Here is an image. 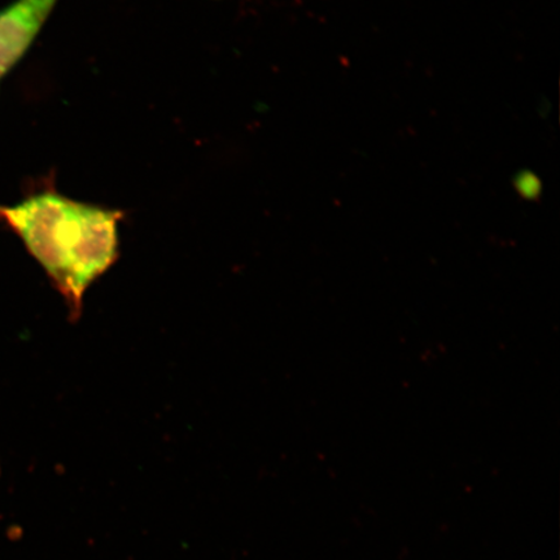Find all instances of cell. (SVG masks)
Masks as SVG:
<instances>
[{"label": "cell", "mask_w": 560, "mask_h": 560, "mask_svg": "<svg viewBox=\"0 0 560 560\" xmlns=\"http://www.w3.org/2000/svg\"><path fill=\"white\" fill-rule=\"evenodd\" d=\"M122 219L121 210L86 205L55 190L0 207V221L45 269L65 298L72 322L81 317L89 287L120 257L118 223Z\"/></svg>", "instance_id": "1"}, {"label": "cell", "mask_w": 560, "mask_h": 560, "mask_svg": "<svg viewBox=\"0 0 560 560\" xmlns=\"http://www.w3.org/2000/svg\"><path fill=\"white\" fill-rule=\"evenodd\" d=\"M59 0H15L0 10V79L24 58Z\"/></svg>", "instance_id": "2"}]
</instances>
